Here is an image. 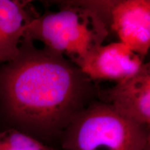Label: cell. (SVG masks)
Masks as SVG:
<instances>
[{
    "instance_id": "obj_1",
    "label": "cell",
    "mask_w": 150,
    "mask_h": 150,
    "mask_svg": "<svg viewBox=\"0 0 150 150\" xmlns=\"http://www.w3.org/2000/svg\"><path fill=\"white\" fill-rule=\"evenodd\" d=\"M99 91L70 60L22 38L16 59L0 65V122L47 144L59 140Z\"/></svg>"
},
{
    "instance_id": "obj_2",
    "label": "cell",
    "mask_w": 150,
    "mask_h": 150,
    "mask_svg": "<svg viewBox=\"0 0 150 150\" xmlns=\"http://www.w3.org/2000/svg\"><path fill=\"white\" fill-rule=\"evenodd\" d=\"M54 2L59 11L46 10L39 14L26 28L23 38L40 41L45 47L76 65L104 44L108 32L99 17L82 0Z\"/></svg>"
},
{
    "instance_id": "obj_3",
    "label": "cell",
    "mask_w": 150,
    "mask_h": 150,
    "mask_svg": "<svg viewBox=\"0 0 150 150\" xmlns=\"http://www.w3.org/2000/svg\"><path fill=\"white\" fill-rule=\"evenodd\" d=\"M59 141L65 150H145L150 131L97 100L73 118Z\"/></svg>"
},
{
    "instance_id": "obj_4",
    "label": "cell",
    "mask_w": 150,
    "mask_h": 150,
    "mask_svg": "<svg viewBox=\"0 0 150 150\" xmlns=\"http://www.w3.org/2000/svg\"><path fill=\"white\" fill-rule=\"evenodd\" d=\"M107 31L145 58L150 48L149 0H82Z\"/></svg>"
},
{
    "instance_id": "obj_5",
    "label": "cell",
    "mask_w": 150,
    "mask_h": 150,
    "mask_svg": "<svg viewBox=\"0 0 150 150\" xmlns=\"http://www.w3.org/2000/svg\"><path fill=\"white\" fill-rule=\"evenodd\" d=\"M147 63L139 54L115 41L99 46L76 65L95 83L110 81L116 83L135 76Z\"/></svg>"
},
{
    "instance_id": "obj_6",
    "label": "cell",
    "mask_w": 150,
    "mask_h": 150,
    "mask_svg": "<svg viewBox=\"0 0 150 150\" xmlns=\"http://www.w3.org/2000/svg\"><path fill=\"white\" fill-rule=\"evenodd\" d=\"M99 100L141 126L150 127V66L147 63L139 73L99 91Z\"/></svg>"
},
{
    "instance_id": "obj_7",
    "label": "cell",
    "mask_w": 150,
    "mask_h": 150,
    "mask_svg": "<svg viewBox=\"0 0 150 150\" xmlns=\"http://www.w3.org/2000/svg\"><path fill=\"white\" fill-rule=\"evenodd\" d=\"M38 16L31 1L0 0V32L8 62L18 55L26 28Z\"/></svg>"
},
{
    "instance_id": "obj_8",
    "label": "cell",
    "mask_w": 150,
    "mask_h": 150,
    "mask_svg": "<svg viewBox=\"0 0 150 150\" xmlns=\"http://www.w3.org/2000/svg\"><path fill=\"white\" fill-rule=\"evenodd\" d=\"M0 150H54L53 148L16 129L0 130Z\"/></svg>"
},
{
    "instance_id": "obj_9",
    "label": "cell",
    "mask_w": 150,
    "mask_h": 150,
    "mask_svg": "<svg viewBox=\"0 0 150 150\" xmlns=\"http://www.w3.org/2000/svg\"><path fill=\"white\" fill-rule=\"evenodd\" d=\"M7 63V58L6 56L4 49L2 39H1V35L0 32V64Z\"/></svg>"
},
{
    "instance_id": "obj_10",
    "label": "cell",
    "mask_w": 150,
    "mask_h": 150,
    "mask_svg": "<svg viewBox=\"0 0 150 150\" xmlns=\"http://www.w3.org/2000/svg\"><path fill=\"white\" fill-rule=\"evenodd\" d=\"M145 150H150V146H149V147H147Z\"/></svg>"
}]
</instances>
